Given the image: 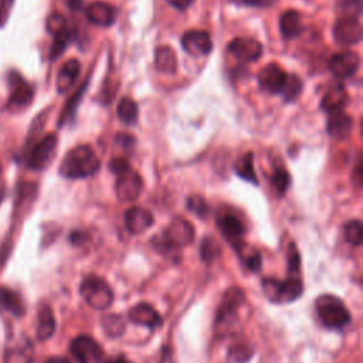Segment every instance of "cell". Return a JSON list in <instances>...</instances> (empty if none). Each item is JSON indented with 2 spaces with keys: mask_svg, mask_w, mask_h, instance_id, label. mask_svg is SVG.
Here are the masks:
<instances>
[{
  "mask_svg": "<svg viewBox=\"0 0 363 363\" xmlns=\"http://www.w3.org/2000/svg\"><path fill=\"white\" fill-rule=\"evenodd\" d=\"M101 162L95 152L86 145L72 147L60 164V174L67 179H85L99 170Z\"/></svg>",
  "mask_w": 363,
  "mask_h": 363,
  "instance_id": "obj_1",
  "label": "cell"
},
{
  "mask_svg": "<svg viewBox=\"0 0 363 363\" xmlns=\"http://www.w3.org/2000/svg\"><path fill=\"white\" fill-rule=\"evenodd\" d=\"M244 298L245 296H244L242 289H240L237 286H233L225 291L223 301L216 313L214 329H216L217 336H225L231 332L233 326L238 320L237 311L242 305Z\"/></svg>",
  "mask_w": 363,
  "mask_h": 363,
  "instance_id": "obj_2",
  "label": "cell"
},
{
  "mask_svg": "<svg viewBox=\"0 0 363 363\" xmlns=\"http://www.w3.org/2000/svg\"><path fill=\"white\" fill-rule=\"evenodd\" d=\"M315 306L320 322L329 329H340L350 322L349 311L346 309L345 303L335 295H320L316 299Z\"/></svg>",
  "mask_w": 363,
  "mask_h": 363,
  "instance_id": "obj_3",
  "label": "cell"
},
{
  "mask_svg": "<svg viewBox=\"0 0 363 363\" xmlns=\"http://www.w3.org/2000/svg\"><path fill=\"white\" fill-rule=\"evenodd\" d=\"M194 238V228L193 225L184 218H174L167 228L164 230L162 237H155L153 244L157 251H173L179 247L187 245Z\"/></svg>",
  "mask_w": 363,
  "mask_h": 363,
  "instance_id": "obj_4",
  "label": "cell"
},
{
  "mask_svg": "<svg viewBox=\"0 0 363 363\" xmlns=\"http://www.w3.org/2000/svg\"><path fill=\"white\" fill-rule=\"evenodd\" d=\"M262 291L267 298L275 303H289L298 299L303 291L299 278L289 277L286 279L265 278L262 281Z\"/></svg>",
  "mask_w": 363,
  "mask_h": 363,
  "instance_id": "obj_5",
  "label": "cell"
},
{
  "mask_svg": "<svg viewBox=\"0 0 363 363\" xmlns=\"http://www.w3.org/2000/svg\"><path fill=\"white\" fill-rule=\"evenodd\" d=\"M79 292L85 302L94 309H106L113 301V294L109 285L96 275H89L84 278L79 285Z\"/></svg>",
  "mask_w": 363,
  "mask_h": 363,
  "instance_id": "obj_6",
  "label": "cell"
},
{
  "mask_svg": "<svg viewBox=\"0 0 363 363\" xmlns=\"http://www.w3.org/2000/svg\"><path fill=\"white\" fill-rule=\"evenodd\" d=\"M57 150V136L54 133H48L41 138L27 155V166L33 170L45 169L50 162L54 159Z\"/></svg>",
  "mask_w": 363,
  "mask_h": 363,
  "instance_id": "obj_7",
  "label": "cell"
},
{
  "mask_svg": "<svg viewBox=\"0 0 363 363\" xmlns=\"http://www.w3.org/2000/svg\"><path fill=\"white\" fill-rule=\"evenodd\" d=\"M9 85H10V98L7 102L9 109H23L31 104L34 91L31 85L18 74L10 72L9 74Z\"/></svg>",
  "mask_w": 363,
  "mask_h": 363,
  "instance_id": "obj_8",
  "label": "cell"
},
{
  "mask_svg": "<svg viewBox=\"0 0 363 363\" xmlns=\"http://www.w3.org/2000/svg\"><path fill=\"white\" fill-rule=\"evenodd\" d=\"M69 350L78 363H98L104 353L101 345L88 335L77 336L71 342Z\"/></svg>",
  "mask_w": 363,
  "mask_h": 363,
  "instance_id": "obj_9",
  "label": "cell"
},
{
  "mask_svg": "<svg viewBox=\"0 0 363 363\" xmlns=\"http://www.w3.org/2000/svg\"><path fill=\"white\" fill-rule=\"evenodd\" d=\"M143 189L142 177L132 169L118 174L116 179V196L121 201L136 200Z\"/></svg>",
  "mask_w": 363,
  "mask_h": 363,
  "instance_id": "obj_10",
  "label": "cell"
},
{
  "mask_svg": "<svg viewBox=\"0 0 363 363\" xmlns=\"http://www.w3.org/2000/svg\"><path fill=\"white\" fill-rule=\"evenodd\" d=\"M329 71L337 78H349L356 74L360 67V57L353 51H340L330 57Z\"/></svg>",
  "mask_w": 363,
  "mask_h": 363,
  "instance_id": "obj_11",
  "label": "cell"
},
{
  "mask_svg": "<svg viewBox=\"0 0 363 363\" xmlns=\"http://www.w3.org/2000/svg\"><path fill=\"white\" fill-rule=\"evenodd\" d=\"M333 38L340 45H353L362 40L359 18H339L333 27Z\"/></svg>",
  "mask_w": 363,
  "mask_h": 363,
  "instance_id": "obj_12",
  "label": "cell"
},
{
  "mask_svg": "<svg viewBox=\"0 0 363 363\" xmlns=\"http://www.w3.org/2000/svg\"><path fill=\"white\" fill-rule=\"evenodd\" d=\"M288 74L275 62L265 65L258 72L259 88L269 94H281Z\"/></svg>",
  "mask_w": 363,
  "mask_h": 363,
  "instance_id": "obj_13",
  "label": "cell"
},
{
  "mask_svg": "<svg viewBox=\"0 0 363 363\" xmlns=\"http://www.w3.org/2000/svg\"><path fill=\"white\" fill-rule=\"evenodd\" d=\"M218 228L224 238L228 240V242L237 250L241 244H244L242 237L245 234V225L244 223L233 213H224L217 218Z\"/></svg>",
  "mask_w": 363,
  "mask_h": 363,
  "instance_id": "obj_14",
  "label": "cell"
},
{
  "mask_svg": "<svg viewBox=\"0 0 363 363\" xmlns=\"http://www.w3.org/2000/svg\"><path fill=\"white\" fill-rule=\"evenodd\" d=\"M182 45L187 54L194 57L207 55L213 50V41L210 38V34L203 30L186 31L182 37Z\"/></svg>",
  "mask_w": 363,
  "mask_h": 363,
  "instance_id": "obj_15",
  "label": "cell"
},
{
  "mask_svg": "<svg viewBox=\"0 0 363 363\" xmlns=\"http://www.w3.org/2000/svg\"><path fill=\"white\" fill-rule=\"evenodd\" d=\"M228 52L241 62H251L261 57L262 45L252 38H234L228 47Z\"/></svg>",
  "mask_w": 363,
  "mask_h": 363,
  "instance_id": "obj_16",
  "label": "cell"
},
{
  "mask_svg": "<svg viewBox=\"0 0 363 363\" xmlns=\"http://www.w3.org/2000/svg\"><path fill=\"white\" fill-rule=\"evenodd\" d=\"M125 227L130 234H142L153 224V214L143 207H130L123 214Z\"/></svg>",
  "mask_w": 363,
  "mask_h": 363,
  "instance_id": "obj_17",
  "label": "cell"
},
{
  "mask_svg": "<svg viewBox=\"0 0 363 363\" xmlns=\"http://www.w3.org/2000/svg\"><path fill=\"white\" fill-rule=\"evenodd\" d=\"M129 319L133 323L146 326L149 329H156V328L162 326V323H163L160 313L152 305L145 303V302H140L130 308Z\"/></svg>",
  "mask_w": 363,
  "mask_h": 363,
  "instance_id": "obj_18",
  "label": "cell"
},
{
  "mask_svg": "<svg viewBox=\"0 0 363 363\" xmlns=\"http://www.w3.org/2000/svg\"><path fill=\"white\" fill-rule=\"evenodd\" d=\"M86 18L91 24L99 27H109L115 21V9L106 1H92L85 10Z\"/></svg>",
  "mask_w": 363,
  "mask_h": 363,
  "instance_id": "obj_19",
  "label": "cell"
},
{
  "mask_svg": "<svg viewBox=\"0 0 363 363\" xmlns=\"http://www.w3.org/2000/svg\"><path fill=\"white\" fill-rule=\"evenodd\" d=\"M353 126V121L352 118L345 113L343 111H336V112H330L326 121V130L328 135H330L335 139H342L346 138Z\"/></svg>",
  "mask_w": 363,
  "mask_h": 363,
  "instance_id": "obj_20",
  "label": "cell"
},
{
  "mask_svg": "<svg viewBox=\"0 0 363 363\" xmlns=\"http://www.w3.org/2000/svg\"><path fill=\"white\" fill-rule=\"evenodd\" d=\"M347 104V92L342 84L332 85L323 95L320 101V106L325 112H336L343 111L345 105Z\"/></svg>",
  "mask_w": 363,
  "mask_h": 363,
  "instance_id": "obj_21",
  "label": "cell"
},
{
  "mask_svg": "<svg viewBox=\"0 0 363 363\" xmlns=\"http://www.w3.org/2000/svg\"><path fill=\"white\" fill-rule=\"evenodd\" d=\"M79 71H81V65L78 62V60L75 58H71L68 61H65L61 68L58 69V75H57V91L60 94H64L67 92L72 85L74 82L77 81L78 75H79Z\"/></svg>",
  "mask_w": 363,
  "mask_h": 363,
  "instance_id": "obj_22",
  "label": "cell"
},
{
  "mask_svg": "<svg viewBox=\"0 0 363 363\" xmlns=\"http://www.w3.org/2000/svg\"><path fill=\"white\" fill-rule=\"evenodd\" d=\"M279 28L281 34L288 40L298 37L303 31L301 14L295 10H286L279 18Z\"/></svg>",
  "mask_w": 363,
  "mask_h": 363,
  "instance_id": "obj_23",
  "label": "cell"
},
{
  "mask_svg": "<svg viewBox=\"0 0 363 363\" xmlns=\"http://www.w3.org/2000/svg\"><path fill=\"white\" fill-rule=\"evenodd\" d=\"M55 332V318L54 312L48 305L41 306L38 312V319H37V339L44 342L50 339Z\"/></svg>",
  "mask_w": 363,
  "mask_h": 363,
  "instance_id": "obj_24",
  "label": "cell"
},
{
  "mask_svg": "<svg viewBox=\"0 0 363 363\" xmlns=\"http://www.w3.org/2000/svg\"><path fill=\"white\" fill-rule=\"evenodd\" d=\"M155 67L160 72L173 74L177 69V57L173 48L167 45L157 47L155 51Z\"/></svg>",
  "mask_w": 363,
  "mask_h": 363,
  "instance_id": "obj_25",
  "label": "cell"
},
{
  "mask_svg": "<svg viewBox=\"0 0 363 363\" xmlns=\"http://www.w3.org/2000/svg\"><path fill=\"white\" fill-rule=\"evenodd\" d=\"M0 308L14 316L24 313V303L20 295L6 286H0Z\"/></svg>",
  "mask_w": 363,
  "mask_h": 363,
  "instance_id": "obj_26",
  "label": "cell"
},
{
  "mask_svg": "<svg viewBox=\"0 0 363 363\" xmlns=\"http://www.w3.org/2000/svg\"><path fill=\"white\" fill-rule=\"evenodd\" d=\"M234 170L241 179L251 182L254 184L258 183L257 174L254 170V153L252 152H245L244 155H241L234 163Z\"/></svg>",
  "mask_w": 363,
  "mask_h": 363,
  "instance_id": "obj_27",
  "label": "cell"
},
{
  "mask_svg": "<svg viewBox=\"0 0 363 363\" xmlns=\"http://www.w3.org/2000/svg\"><path fill=\"white\" fill-rule=\"evenodd\" d=\"M118 116L125 125H133L138 121V104L130 98H122L118 104Z\"/></svg>",
  "mask_w": 363,
  "mask_h": 363,
  "instance_id": "obj_28",
  "label": "cell"
},
{
  "mask_svg": "<svg viewBox=\"0 0 363 363\" xmlns=\"http://www.w3.org/2000/svg\"><path fill=\"white\" fill-rule=\"evenodd\" d=\"M289 184H291V176L288 170L284 167H275L271 176V187L275 191V194L278 197H282L286 193Z\"/></svg>",
  "mask_w": 363,
  "mask_h": 363,
  "instance_id": "obj_29",
  "label": "cell"
},
{
  "mask_svg": "<svg viewBox=\"0 0 363 363\" xmlns=\"http://www.w3.org/2000/svg\"><path fill=\"white\" fill-rule=\"evenodd\" d=\"M302 88H303L302 79L298 75L291 74V75L286 77V81H285V84L282 86V91H281V95L286 102H292L301 95Z\"/></svg>",
  "mask_w": 363,
  "mask_h": 363,
  "instance_id": "obj_30",
  "label": "cell"
},
{
  "mask_svg": "<svg viewBox=\"0 0 363 363\" xmlns=\"http://www.w3.org/2000/svg\"><path fill=\"white\" fill-rule=\"evenodd\" d=\"M221 254L220 244L213 237H206L200 245V257L206 264L214 262Z\"/></svg>",
  "mask_w": 363,
  "mask_h": 363,
  "instance_id": "obj_31",
  "label": "cell"
},
{
  "mask_svg": "<svg viewBox=\"0 0 363 363\" xmlns=\"http://www.w3.org/2000/svg\"><path fill=\"white\" fill-rule=\"evenodd\" d=\"M235 251L240 254L241 259L244 261V264L247 265L248 269L255 272L261 268V255L258 251H255L251 247H247L245 244H241Z\"/></svg>",
  "mask_w": 363,
  "mask_h": 363,
  "instance_id": "obj_32",
  "label": "cell"
},
{
  "mask_svg": "<svg viewBox=\"0 0 363 363\" xmlns=\"http://www.w3.org/2000/svg\"><path fill=\"white\" fill-rule=\"evenodd\" d=\"M339 18H359L362 14V0H339Z\"/></svg>",
  "mask_w": 363,
  "mask_h": 363,
  "instance_id": "obj_33",
  "label": "cell"
},
{
  "mask_svg": "<svg viewBox=\"0 0 363 363\" xmlns=\"http://www.w3.org/2000/svg\"><path fill=\"white\" fill-rule=\"evenodd\" d=\"M102 328L111 337H118L125 330V322L119 315H106L102 319Z\"/></svg>",
  "mask_w": 363,
  "mask_h": 363,
  "instance_id": "obj_34",
  "label": "cell"
},
{
  "mask_svg": "<svg viewBox=\"0 0 363 363\" xmlns=\"http://www.w3.org/2000/svg\"><path fill=\"white\" fill-rule=\"evenodd\" d=\"M345 233V238L349 244L352 245H360L363 241V227L362 223L359 220H350L345 224L343 228Z\"/></svg>",
  "mask_w": 363,
  "mask_h": 363,
  "instance_id": "obj_35",
  "label": "cell"
},
{
  "mask_svg": "<svg viewBox=\"0 0 363 363\" xmlns=\"http://www.w3.org/2000/svg\"><path fill=\"white\" fill-rule=\"evenodd\" d=\"M71 41H72V33L69 31V28L57 34V35H54V41H52V45H51V50H50L51 60L58 58L64 52V50L69 45Z\"/></svg>",
  "mask_w": 363,
  "mask_h": 363,
  "instance_id": "obj_36",
  "label": "cell"
},
{
  "mask_svg": "<svg viewBox=\"0 0 363 363\" xmlns=\"http://www.w3.org/2000/svg\"><path fill=\"white\" fill-rule=\"evenodd\" d=\"M228 357L234 363H245L252 357V347L248 343H234L228 349Z\"/></svg>",
  "mask_w": 363,
  "mask_h": 363,
  "instance_id": "obj_37",
  "label": "cell"
},
{
  "mask_svg": "<svg viewBox=\"0 0 363 363\" xmlns=\"http://www.w3.org/2000/svg\"><path fill=\"white\" fill-rule=\"evenodd\" d=\"M31 356H33V347L30 343H27L26 346H21L9 352L4 363H30Z\"/></svg>",
  "mask_w": 363,
  "mask_h": 363,
  "instance_id": "obj_38",
  "label": "cell"
},
{
  "mask_svg": "<svg viewBox=\"0 0 363 363\" xmlns=\"http://www.w3.org/2000/svg\"><path fill=\"white\" fill-rule=\"evenodd\" d=\"M86 84H88V79L81 85V88H79V89L72 95V98L67 102V105H65V108H64V111H62V113H61V118H60V125H62L65 121H68V119L74 115V112H75V109H77V105H78V102L81 101L84 91L86 89Z\"/></svg>",
  "mask_w": 363,
  "mask_h": 363,
  "instance_id": "obj_39",
  "label": "cell"
},
{
  "mask_svg": "<svg viewBox=\"0 0 363 363\" xmlns=\"http://www.w3.org/2000/svg\"><path fill=\"white\" fill-rule=\"evenodd\" d=\"M45 27H47V31L54 37L65 30H68V23L65 20V17L60 13H52L48 16L47 18V23H45Z\"/></svg>",
  "mask_w": 363,
  "mask_h": 363,
  "instance_id": "obj_40",
  "label": "cell"
},
{
  "mask_svg": "<svg viewBox=\"0 0 363 363\" xmlns=\"http://www.w3.org/2000/svg\"><path fill=\"white\" fill-rule=\"evenodd\" d=\"M187 208L197 214L199 217H206L208 213V206L201 196H191L187 200Z\"/></svg>",
  "mask_w": 363,
  "mask_h": 363,
  "instance_id": "obj_41",
  "label": "cell"
},
{
  "mask_svg": "<svg viewBox=\"0 0 363 363\" xmlns=\"http://www.w3.org/2000/svg\"><path fill=\"white\" fill-rule=\"evenodd\" d=\"M286 261H288V271H289V274H294V272L299 271L301 255H299V251H298V248H296V245L294 242H291L289 247H288Z\"/></svg>",
  "mask_w": 363,
  "mask_h": 363,
  "instance_id": "obj_42",
  "label": "cell"
},
{
  "mask_svg": "<svg viewBox=\"0 0 363 363\" xmlns=\"http://www.w3.org/2000/svg\"><path fill=\"white\" fill-rule=\"evenodd\" d=\"M129 169H130V166H129L128 160L123 159V157H115V159H112L109 162V170L112 173H115L116 176L123 173V172H126V170H129Z\"/></svg>",
  "mask_w": 363,
  "mask_h": 363,
  "instance_id": "obj_43",
  "label": "cell"
},
{
  "mask_svg": "<svg viewBox=\"0 0 363 363\" xmlns=\"http://www.w3.org/2000/svg\"><path fill=\"white\" fill-rule=\"evenodd\" d=\"M13 4L14 0H0V27H3L7 23Z\"/></svg>",
  "mask_w": 363,
  "mask_h": 363,
  "instance_id": "obj_44",
  "label": "cell"
},
{
  "mask_svg": "<svg viewBox=\"0 0 363 363\" xmlns=\"http://www.w3.org/2000/svg\"><path fill=\"white\" fill-rule=\"evenodd\" d=\"M86 240H88V234L84 233V231H79V230L72 231L71 235H69V241H71L74 245H81V244H84Z\"/></svg>",
  "mask_w": 363,
  "mask_h": 363,
  "instance_id": "obj_45",
  "label": "cell"
},
{
  "mask_svg": "<svg viewBox=\"0 0 363 363\" xmlns=\"http://www.w3.org/2000/svg\"><path fill=\"white\" fill-rule=\"evenodd\" d=\"M237 6H269L274 0H231Z\"/></svg>",
  "mask_w": 363,
  "mask_h": 363,
  "instance_id": "obj_46",
  "label": "cell"
},
{
  "mask_svg": "<svg viewBox=\"0 0 363 363\" xmlns=\"http://www.w3.org/2000/svg\"><path fill=\"white\" fill-rule=\"evenodd\" d=\"M116 142L122 146V147H129L135 143V139L130 136V135H126V133H121L116 136Z\"/></svg>",
  "mask_w": 363,
  "mask_h": 363,
  "instance_id": "obj_47",
  "label": "cell"
},
{
  "mask_svg": "<svg viewBox=\"0 0 363 363\" xmlns=\"http://www.w3.org/2000/svg\"><path fill=\"white\" fill-rule=\"evenodd\" d=\"M166 1L177 10H186L189 6L193 4L194 0H166Z\"/></svg>",
  "mask_w": 363,
  "mask_h": 363,
  "instance_id": "obj_48",
  "label": "cell"
},
{
  "mask_svg": "<svg viewBox=\"0 0 363 363\" xmlns=\"http://www.w3.org/2000/svg\"><path fill=\"white\" fill-rule=\"evenodd\" d=\"M44 363H69L67 359L64 357H57V356H52V357H48L44 360Z\"/></svg>",
  "mask_w": 363,
  "mask_h": 363,
  "instance_id": "obj_49",
  "label": "cell"
},
{
  "mask_svg": "<svg viewBox=\"0 0 363 363\" xmlns=\"http://www.w3.org/2000/svg\"><path fill=\"white\" fill-rule=\"evenodd\" d=\"M68 6H69L72 10H81L82 0H68Z\"/></svg>",
  "mask_w": 363,
  "mask_h": 363,
  "instance_id": "obj_50",
  "label": "cell"
},
{
  "mask_svg": "<svg viewBox=\"0 0 363 363\" xmlns=\"http://www.w3.org/2000/svg\"><path fill=\"white\" fill-rule=\"evenodd\" d=\"M108 363H130V362L126 357H123V356H118L115 359H111Z\"/></svg>",
  "mask_w": 363,
  "mask_h": 363,
  "instance_id": "obj_51",
  "label": "cell"
},
{
  "mask_svg": "<svg viewBox=\"0 0 363 363\" xmlns=\"http://www.w3.org/2000/svg\"><path fill=\"white\" fill-rule=\"evenodd\" d=\"M3 196H4V190H3V187L0 186V201H1V199H3Z\"/></svg>",
  "mask_w": 363,
  "mask_h": 363,
  "instance_id": "obj_52",
  "label": "cell"
},
{
  "mask_svg": "<svg viewBox=\"0 0 363 363\" xmlns=\"http://www.w3.org/2000/svg\"><path fill=\"white\" fill-rule=\"evenodd\" d=\"M0 173H1V166H0Z\"/></svg>",
  "mask_w": 363,
  "mask_h": 363,
  "instance_id": "obj_53",
  "label": "cell"
}]
</instances>
